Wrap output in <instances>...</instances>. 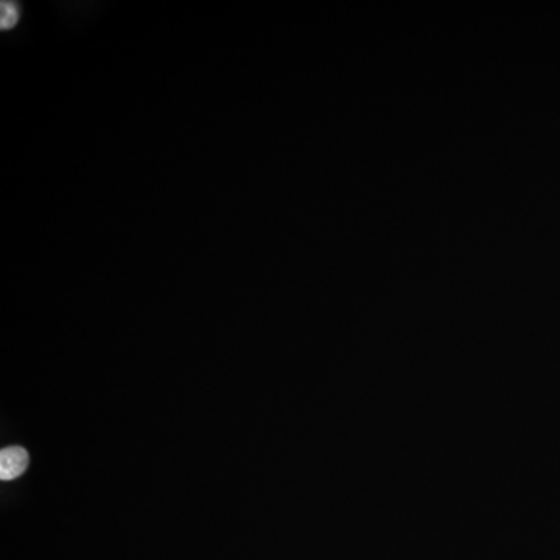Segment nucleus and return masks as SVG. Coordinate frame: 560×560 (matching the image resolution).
I'll list each match as a JSON object with an SVG mask.
<instances>
[{
	"instance_id": "nucleus-1",
	"label": "nucleus",
	"mask_w": 560,
	"mask_h": 560,
	"mask_svg": "<svg viewBox=\"0 0 560 560\" xmlns=\"http://www.w3.org/2000/svg\"><path fill=\"white\" fill-rule=\"evenodd\" d=\"M30 464V456L27 450L18 445L7 447L0 452V480H16L27 470Z\"/></svg>"
},
{
	"instance_id": "nucleus-2",
	"label": "nucleus",
	"mask_w": 560,
	"mask_h": 560,
	"mask_svg": "<svg viewBox=\"0 0 560 560\" xmlns=\"http://www.w3.org/2000/svg\"><path fill=\"white\" fill-rule=\"evenodd\" d=\"M19 18H21V10H19V5L16 2L4 0L0 4V27H2V30L13 28L14 25L18 24Z\"/></svg>"
}]
</instances>
